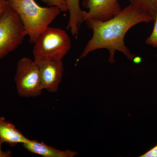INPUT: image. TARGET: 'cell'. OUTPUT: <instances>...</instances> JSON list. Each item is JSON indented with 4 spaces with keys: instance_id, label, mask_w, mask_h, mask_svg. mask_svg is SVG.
<instances>
[{
    "instance_id": "6da1fadb",
    "label": "cell",
    "mask_w": 157,
    "mask_h": 157,
    "mask_svg": "<svg viewBox=\"0 0 157 157\" xmlns=\"http://www.w3.org/2000/svg\"><path fill=\"white\" fill-rule=\"evenodd\" d=\"M152 21L151 17L131 5L106 21L86 20L85 22L89 28L92 30L93 35L78 59L85 57L90 52L97 49L105 48L109 51L110 56L108 61L111 63H115L114 54L117 51L132 60L135 56L132 54L125 44L124 39L126 34L138 24L148 23Z\"/></svg>"
},
{
    "instance_id": "7a4b0ae2",
    "label": "cell",
    "mask_w": 157,
    "mask_h": 157,
    "mask_svg": "<svg viewBox=\"0 0 157 157\" xmlns=\"http://www.w3.org/2000/svg\"><path fill=\"white\" fill-rule=\"evenodd\" d=\"M20 18L30 43L34 44L40 34L62 12L57 6L41 7L35 0H8Z\"/></svg>"
},
{
    "instance_id": "3957f363",
    "label": "cell",
    "mask_w": 157,
    "mask_h": 157,
    "mask_svg": "<svg viewBox=\"0 0 157 157\" xmlns=\"http://www.w3.org/2000/svg\"><path fill=\"white\" fill-rule=\"evenodd\" d=\"M33 55L36 62L62 60L71 48V40L63 30L48 26L34 42Z\"/></svg>"
},
{
    "instance_id": "277c9868",
    "label": "cell",
    "mask_w": 157,
    "mask_h": 157,
    "mask_svg": "<svg viewBox=\"0 0 157 157\" xmlns=\"http://www.w3.org/2000/svg\"><path fill=\"white\" fill-rule=\"evenodd\" d=\"M26 36L19 16L8 4L0 17V60L21 45Z\"/></svg>"
},
{
    "instance_id": "5b68a950",
    "label": "cell",
    "mask_w": 157,
    "mask_h": 157,
    "mask_svg": "<svg viewBox=\"0 0 157 157\" xmlns=\"http://www.w3.org/2000/svg\"><path fill=\"white\" fill-rule=\"evenodd\" d=\"M14 79L20 97H36L42 94L39 66L34 59L24 57L18 61Z\"/></svg>"
},
{
    "instance_id": "8992f818",
    "label": "cell",
    "mask_w": 157,
    "mask_h": 157,
    "mask_svg": "<svg viewBox=\"0 0 157 157\" xmlns=\"http://www.w3.org/2000/svg\"><path fill=\"white\" fill-rule=\"evenodd\" d=\"M36 62L42 88L50 93L56 92L58 90L63 73L62 60L43 59Z\"/></svg>"
},
{
    "instance_id": "52a82bcc",
    "label": "cell",
    "mask_w": 157,
    "mask_h": 157,
    "mask_svg": "<svg viewBox=\"0 0 157 157\" xmlns=\"http://www.w3.org/2000/svg\"><path fill=\"white\" fill-rule=\"evenodd\" d=\"M82 5L88 9L86 20L91 19L106 21L116 16L122 10L118 0H83Z\"/></svg>"
},
{
    "instance_id": "ba28073f",
    "label": "cell",
    "mask_w": 157,
    "mask_h": 157,
    "mask_svg": "<svg viewBox=\"0 0 157 157\" xmlns=\"http://www.w3.org/2000/svg\"><path fill=\"white\" fill-rule=\"evenodd\" d=\"M29 151L44 157H73L78 154L76 151L69 150H60L47 145L43 142L29 140L23 144Z\"/></svg>"
},
{
    "instance_id": "9c48e42d",
    "label": "cell",
    "mask_w": 157,
    "mask_h": 157,
    "mask_svg": "<svg viewBox=\"0 0 157 157\" xmlns=\"http://www.w3.org/2000/svg\"><path fill=\"white\" fill-rule=\"evenodd\" d=\"M0 140L3 143L14 146L18 144L26 143L29 139L4 117L0 116Z\"/></svg>"
},
{
    "instance_id": "30bf717a",
    "label": "cell",
    "mask_w": 157,
    "mask_h": 157,
    "mask_svg": "<svg viewBox=\"0 0 157 157\" xmlns=\"http://www.w3.org/2000/svg\"><path fill=\"white\" fill-rule=\"evenodd\" d=\"M69 8V21L67 29L70 30L73 36L77 37L79 27L85 21L86 11L82 10L80 0H65Z\"/></svg>"
},
{
    "instance_id": "8fae6325",
    "label": "cell",
    "mask_w": 157,
    "mask_h": 157,
    "mask_svg": "<svg viewBox=\"0 0 157 157\" xmlns=\"http://www.w3.org/2000/svg\"><path fill=\"white\" fill-rule=\"evenodd\" d=\"M130 5L154 20L157 13V0H129Z\"/></svg>"
},
{
    "instance_id": "7c38bea8",
    "label": "cell",
    "mask_w": 157,
    "mask_h": 157,
    "mask_svg": "<svg viewBox=\"0 0 157 157\" xmlns=\"http://www.w3.org/2000/svg\"><path fill=\"white\" fill-rule=\"evenodd\" d=\"M48 6H57L60 9L62 12L69 11L67 3L65 0H40Z\"/></svg>"
},
{
    "instance_id": "4fadbf2b",
    "label": "cell",
    "mask_w": 157,
    "mask_h": 157,
    "mask_svg": "<svg viewBox=\"0 0 157 157\" xmlns=\"http://www.w3.org/2000/svg\"><path fill=\"white\" fill-rule=\"evenodd\" d=\"M154 25L151 33L146 39L147 44L157 48V13L154 20Z\"/></svg>"
},
{
    "instance_id": "5bb4252c",
    "label": "cell",
    "mask_w": 157,
    "mask_h": 157,
    "mask_svg": "<svg viewBox=\"0 0 157 157\" xmlns=\"http://www.w3.org/2000/svg\"><path fill=\"white\" fill-rule=\"evenodd\" d=\"M140 157H157V144Z\"/></svg>"
},
{
    "instance_id": "9a60e30c",
    "label": "cell",
    "mask_w": 157,
    "mask_h": 157,
    "mask_svg": "<svg viewBox=\"0 0 157 157\" xmlns=\"http://www.w3.org/2000/svg\"><path fill=\"white\" fill-rule=\"evenodd\" d=\"M8 4V0H0V17L2 14Z\"/></svg>"
},
{
    "instance_id": "2e32d148",
    "label": "cell",
    "mask_w": 157,
    "mask_h": 157,
    "mask_svg": "<svg viewBox=\"0 0 157 157\" xmlns=\"http://www.w3.org/2000/svg\"><path fill=\"white\" fill-rule=\"evenodd\" d=\"M3 142L0 140V157H9L11 155V153L10 151H4L2 149V144Z\"/></svg>"
},
{
    "instance_id": "e0dca14e",
    "label": "cell",
    "mask_w": 157,
    "mask_h": 157,
    "mask_svg": "<svg viewBox=\"0 0 157 157\" xmlns=\"http://www.w3.org/2000/svg\"><path fill=\"white\" fill-rule=\"evenodd\" d=\"M133 60L135 63L138 64L141 63L142 59H141V58L140 57L137 56L135 57L134 59H133Z\"/></svg>"
}]
</instances>
